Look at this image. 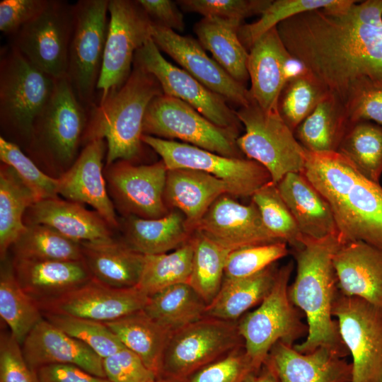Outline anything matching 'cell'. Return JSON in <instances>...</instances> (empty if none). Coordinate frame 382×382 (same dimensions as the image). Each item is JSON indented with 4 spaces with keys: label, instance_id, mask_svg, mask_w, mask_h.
Returning a JSON list of instances; mask_svg holds the SVG:
<instances>
[{
    "label": "cell",
    "instance_id": "1",
    "mask_svg": "<svg viewBox=\"0 0 382 382\" xmlns=\"http://www.w3.org/2000/svg\"><path fill=\"white\" fill-rule=\"evenodd\" d=\"M277 28L294 60L343 104L365 81L382 87V0H346Z\"/></svg>",
    "mask_w": 382,
    "mask_h": 382
},
{
    "label": "cell",
    "instance_id": "2",
    "mask_svg": "<svg viewBox=\"0 0 382 382\" xmlns=\"http://www.w3.org/2000/svg\"><path fill=\"white\" fill-rule=\"evenodd\" d=\"M301 173L329 203L341 243L363 241L382 250V187L337 151L306 150Z\"/></svg>",
    "mask_w": 382,
    "mask_h": 382
},
{
    "label": "cell",
    "instance_id": "3",
    "mask_svg": "<svg viewBox=\"0 0 382 382\" xmlns=\"http://www.w3.org/2000/svg\"><path fill=\"white\" fill-rule=\"evenodd\" d=\"M340 244L339 233L322 239L303 236V245L292 249L296 274L289 286L288 294L294 305L306 316L308 328L305 340L294 345L301 353L327 347L343 358L349 354L337 321L332 313L340 292L332 258Z\"/></svg>",
    "mask_w": 382,
    "mask_h": 382
},
{
    "label": "cell",
    "instance_id": "4",
    "mask_svg": "<svg viewBox=\"0 0 382 382\" xmlns=\"http://www.w3.org/2000/svg\"><path fill=\"white\" fill-rule=\"evenodd\" d=\"M163 94L157 79L133 63L132 72L118 89L88 109L83 147L103 139L107 142L105 166L119 160L134 162L144 153L143 122L150 102Z\"/></svg>",
    "mask_w": 382,
    "mask_h": 382
},
{
    "label": "cell",
    "instance_id": "5",
    "mask_svg": "<svg viewBox=\"0 0 382 382\" xmlns=\"http://www.w3.org/2000/svg\"><path fill=\"white\" fill-rule=\"evenodd\" d=\"M88 109L76 97L67 77L56 79L49 101L34 121L24 152L47 175L59 178L83 148Z\"/></svg>",
    "mask_w": 382,
    "mask_h": 382
},
{
    "label": "cell",
    "instance_id": "6",
    "mask_svg": "<svg viewBox=\"0 0 382 382\" xmlns=\"http://www.w3.org/2000/svg\"><path fill=\"white\" fill-rule=\"evenodd\" d=\"M56 79L28 61L9 44L0 50L1 137L27 149L35 120L54 91Z\"/></svg>",
    "mask_w": 382,
    "mask_h": 382
},
{
    "label": "cell",
    "instance_id": "7",
    "mask_svg": "<svg viewBox=\"0 0 382 382\" xmlns=\"http://www.w3.org/2000/svg\"><path fill=\"white\" fill-rule=\"evenodd\" d=\"M293 268L292 261L279 268L267 296L255 310L246 313L238 320L245 350L260 368L277 342L294 345L297 340L308 335V325L302 319L303 313L294 305L288 294Z\"/></svg>",
    "mask_w": 382,
    "mask_h": 382
},
{
    "label": "cell",
    "instance_id": "8",
    "mask_svg": "<svg viewBox=\"0 0 382 382\" xmlns=\"http://www.w3.org/2000/svg\"><path fill=\"white\" fill-rule=\"evenodd\" d=\"M236 114L245 131L237 139L238 148L267 170L272 183L277 184L289 173L303 171L305 149L277 110H265L253 99Z\"/></svg>",
    "mask_w": 382,
    "mask_h": 382
},
{
    "label": "cell",
    "instance_id": "9",
    "mask_svg": "<svg viewBox=\"0 0 382 382\" xmlns=\"http://www.w3.org/2000/svg\"><path fill=\"white\" fill-rule=\"evenodd\" d=\"M244 347L238 321L204 317L171 332L157 378L180 382L189 375Z\"/></svg>",
    "mask_w": 382,
    "mask_h": 382
},
{
    "label": "cell",
    "instance_id": "10",
    "mask_svg": "<svg viewBox=\"0 0 382 382\" xmlns=\"http://www.w3.org/2000/svg\"><path fill=\"white\" fill-rule=\"evenodd\" d=\"M143 134L179 139L224 156L243 158L237 144L238 132L219 127L185 102L161 94L149 103L144 119Z\"/></svg>",
    "mask_w": 382,
    "mask_h": 382
},
{
    "label": "cell",
    "instance_id": "11",
    "mask_svg": "<svg viewBox=\"0 0 382 382\" xmlns=\"http://www.w3.org/2000/svg\"><path fill=\"white\" fill-rule=\"evenodd\" d=\"M74 25V4L49 0L37 17L9 37L8 44L54 79L66 77Z\"/></svg>",
    "mask_w": 382,
    "mask_h": 382
},
{
    "label": "cell",
    "instance_id": "12",
    "mask_svg": "<svg viewBox=\"0 0 382 382\" xmlns=\"http://www.w3.org/2000/svg\"><path fill=\"white\" fill-rule=\"evenodd\" d=\"M109 0H79L70 45L66 77L79 101L88 109L97 103L108 24Z\"/></svg>",
    "mask_w": 382,
    "mask_h": 382
},
{
    "label": "cell",
    "instance_id": "13",
    "mask_svg": "<svg viewBox=\"0 0 382 382\" xmlns=\"http://www.w3.org/2000/svg\"><path fill=\"white\" fill-rule=\"evenodd\" d=\"M144 144L161 157L168 169L197 170L226 183L230 195L248 197L272 181L267 170L259 163L245 158L224 156L188 144L143 134Z\"/></svg>",
    "mask_w": 382,
    "mask_h": 382
},
{
    "label": "cell",
    "instance_id": "14",
    "mask_svg": "<svg viewBox=\"0 0 382 382\" xmlns=\"http://www.w3.org/2000/svg\"><path fill=\"white\" fill-rule=\"evenodd\" d=\"M110 21L97 91L98 102L129 76L136 52L151 38L152 22L137 1L109 0Z\"/></svg>",
    "mask_w": 382,
    "mask_h": 382
},
{
    "label": "cell",
    "instance_id": "15",
    "mask_svg": "<svg viewBox=\"0 0 382 382\" xmlns=\"http://www.w3.org/2000/svg\"><path fill=\"white\" fill-rule=\"evenodd\" d=\"M332 313L352 357V382H382V308L339 292Z\"/></svg>",
    "mask_w": 382,
    "mask_h": 382
},
{
    "label": "cell",
    "instance_id": "16",
    "mask_svg": "<svg viewBox=\"0 0 382 382\" xmlns=\"http://www.w3.org/2000/svg\"><path fill=\"white\" fill-rule=\"evenodd\" d=\"M168 168L162 160L137 165L119 160L105 166L109 196L122 216L157 219L170 210L164 200Z\"/></svg>",
    "mask_w": 382,
    "mask_h": 382
},
{
    "label": "cell",
    "instance_id": "17",
    "mask_svg": "<svg viewBox=\"0 0 382 382\" xmlns=\"http://www.w3.org/2000/svg\"><path fill=\"white\" fill-rule=\"evenodd\" d=\"M133 63L157 79L163 94L185 102L219 127L239 132L241 123L227 101L168 62L152 38L136 52Z\"/></svg>",
    "mask_w": 382,
    "mask_h": 382
},
{
    "label": "cell",
    "instance_id": "18",
    "mask_svg": "<svg viewBox=\"0 0 382 382\" xmlns=\"http://www.w3.org/2000/svg\"><path fill=\"white\" fill-rule=\"evenodd\" d=\"M151 38L158 49L172 57L182 68L212 91L239 108L253 98L245 86L233 79L198 40L152 23Z\"/></svg>",
    "mask_w": 382,
    "mask_h": 382
},
{
    "label": "cell",
    "instance_id": "19",
    "mask_svg": "<svg viewBox=\"0 0 382 382\" xmlns=\"http://www.w3.org/2000/svg\"><path fill=\"white\" fill-rule=\"evenodd\" d=\"M149 296L137 286L113 288L95 279L50 302L42 313L66 315L108 323L143 310Z\"/></svg>",
    "mask_w": 382,
    "mask_h": 382
},
{
    "label": "cell",
    "instance_id": "20",
    "mask_svg": "<svg viewBox=\"0 0 382 382\" xmlns=\"http://www.w3.org/2000/svg\"><path fill=\"white\" fill-rule=\"evenodd\" d=\"M195 231L201 232L230 252L253 245L283 242L265 227L252 201L249 204H243L228 194L214 202Z\"/></svg>",
    "mask_w": 382,
    "mask_h": 382
},
{
    "label": "cell",
    "instance_id": "21",
    "mask_svg": "<svg viewBox=\"0 0 382 382\" xmlns=\"http://www.w3.org/2000/svg\"><path fill=\"white\" fill-rule=\"evenodd\" d=\"M108 146L105 139L86 144L72 166L58 179V193L66 199L91 206L115 230L119 217L109 196L103 161Z\"/></svg>",
    "mask_w": 382,
    "mask_h": 382
},
{
    "label": "cell",
    "instance_id": "22",
    "mask_svg": "<svg viewBox=\"0 0 382 382\" xmlns=\"http://www.w3.org/2000/svg\"><path fill=\"white\" fill-rule=\"evenodd\" d=\"M274 27L260 36L248 50L247 69L253 100L265 110H277L280 93L293 75L294 62Z\"/></svg>",
    "mask_w": 382,
    "mask_h": 382
},
{
    "label": "cell",
    "instance_id": "23",
    "mask_svg": "<svg viewBox=\"0 0 382 382\" xmlns=\"http://www.w3.org/2000/svg\"><path fill=\"white\" fill-rule=\"evenodd\" d=\"M279 382H352V364L335 351L320 347L303 354L277 342L265 361Z\"/></svg>",
    "mask_w": 382,
    "mask_h": 382
},
{
    "label": "cell",
    "instance_id": "24",
    "mask_svg": "<svg viewBox=\"0 0 382 382\" xmlns=\"http://www.w3.org/2000/svg\"><path fill=\"white\" fill-rule=\"evenodd\" d=\"M21 348L26 362L34 371L45 365L69 364L105 378L100 356L45 318L30 332Z\"/></svg>",
    "mask_w": 382,
    "mask_h": 382
},
{
    "label": "cell",
    "instance_id": "25",
    "mask_svg": "<svg viewBox=\"0 0 382 382\" xmlns=\"http://www.w3.org/2000/svg\"><path fill=\"white\" fill-rule=\"evenodd\" d=\"M332 262L340 294L382 308V250L363 241L341 243Z\"/></svg>",
    "mask_w": 382,
    "mask_h": 382
},
{
    "label": "cell",
    "instance_id": "26",
    "mask_svg": "<svg viewBox=\"0 0 382 382\" xmlns=\"http://www.w3.org/2000/svg\"><path fill=\"white\" fill-rule=\"evenodd\" d=\"M23 221L25 225L49 226L79 243L108 241L115 231L96 211L59 197L34 203L25 212Z\"/></svg>",
    "mask_w": 382,
    "mask_h": 382
},
{
    "label": "cell",
    "instance_id": "27",
    "mask_svg": "<svg viewBox=\"0 0 382 382\" xmlns=\"http://www.w3.org/2000/svg\"><path fill=\"white\" fill-rule=\"evenodd\" d=\"M16 277L38 305L55 300L93 277L84 261L30 260L13 257Z\"/></svg>",
    "mask_w": 382,
    "mask_h": 382
},
{
    "label": "cell",
    "instance_id": "28",
    "mask_svg": "<svg viewBox=\"0 0 382 382\" xmlns=\"http://www.w3.org/2000/svg\"><path fill=\"white\" fill-rule=\"evenodd\" d=\"M225 194L230 195L227 184L212 175L192 169H168L166 204L169 210L174 208L183 214L192 232L214 202Z\"/></svg>",
    "mask_w": 382,
    "mask_h": 382
},
{
    "label": "cell",
    "instance_id": "29",
    "mask_svg": "<svg viewBox=\"0 0 382 382\" xmlns=\"http://www.w3.org/2000/svg\"><path fill=\"white\" fill-rule=\"evenodd\" d=\"M277 186L303 236L322 239L338 234L329 203L303 173H289Z\"/></svg>",
    "mask_w": 382,
    "mask_h": 382
},
{
    "label": "cell",
    "instance_id": "30",
    "mask_svg": "<svg viewBox=\"0 0 382 382\" xmlns=\"http://www.w3.org/2000/svg\"><path fill=\"white\" fill-rule=\"evenodd\" d=\"M83 260L93 279L113 288L137 286L145 255L115 237L98 242H81Z\"/></svg>",
    "mask_w": 382,
    "mask_h": 382
},
{
    "label": "cell",
    "instance_id": "31",
    "mask_svg": "<svg viewBox=\"0 0 382 382\" xmlns=\"http://www.w3.org/2000/svg\"><path fill=\"white\" fill-rule=\"evenodd\" d=\"M118 230L122 231V240L143 255L174 250L187 243L193 233L183 214L176 209L157 219L122 216L119 218Z\"/></svg>",
    "mask_w": 382,
    "mask_h": 382
},
{
    "label": "cell",
    "instance_id": "32",
    "mask_svg": "<svg viewBox=\"0 0 382 382\" xmlns=\"http://www.w3.org/2000/svg\"><path fill=\"white\" fill-rule=\"evenodd\" d=\"M242 23L216 17H203L195 25V33L204 50L236 81L245 86L249 79L248 51L238 32Z\"/></svg>",
    "mask_w": 382,
    "mask_h": 382
},
{
    "label": "cell",
    "instance_id": "33",
    "mask_svg": "<svg viewBox=\"0 0 382 382\" xmlns=\"http://www.w3.org/2000/svg\"><path fill=\"white\" fill-rule=\"evenodd\" d=\"M278 269L274 263L248 277L224 278L218 294L207 306L204 317L238 321L267 296L272 288Z\"/></svg>",
    "mask_w": 382,
    "mask_h": 382
},
{
    "label": "cell",
    "instance_id": "34",
    "mask_svg": "<svg viewBox=\"0 0 382 382\" xmlns=\"http://www.w3.org/2000/svg\"><path fill=\"white\" fill-rule=\"evenodd\" d=\"M351 125L343 103L328 93L294 133L308 151H337Z\"/></svg>",
    "mask_w": 382,
    "mask_h": 382
},
{
    "label": "cell",
    "instance_id": "35",
    "mask_svg": "<svg viewBox=\"0 0 382 382\" xmlns=\"http://www.w3.org/2000/svg\"><path fill=\"white\" fill-rule=\"evenodd\" d=\"M105 323L157 377L161 357L171 332L151 319L143 310Z\"/></svg>",
    "mask_w": 382,
    "mask_h": 382
},
{
    "label": "cell",
    "instance_id": "36",
    "mask_svg": "<svg viewBox=\"0 0 382 382\" xmlns=\"http://www.w3.org/2000/svg\"><path fill=\"white\" fill-rule=\"evenodd\" d=\"M37 202L10 166L0 165V257L8 256V250L26 228L23 218L27 209Z\"/></svg>",
    "mask_w": 382,
    "mask_h": 382
},
{
    "label": "cell",
    "instance_id": "37",
    "mask_svg": "<svg viewBox=\"0 0 382 382\" xmlns=\"http://www.w3.org/2000/svg\"><path fill=\"white\" fill-rule=\"evenodd\" d=\"M207 304L187 283L167 287L150 296L143 311L173 332L204 317Z\"/></svg>",
    "mask_w": 382,
    "mask_h": 382
},
{
    "label": "cell",
    "instance_id": "38",
    "mask_svg": "<svg viewBox=\"0 0 382 382\" xmlns=\"http://www.w3.org/2000/svg\"><path fill=\"white\" fill-rule=\"evenodd\" d=\"M0 271V316L14 338L21 344L43 319L36 303L19 284L8 256L1 260Z\"/></svg>",
    "mask_w": 382,
    "mask_h": 382
},
{
    "label": "cell",
    "instance_id": "39",
    "mask_svg": "<svg viewBox=\"0 0 382 382\" xmlns=\"http://www.w3.org/2000/svg\"><path fill=\"white\" fill-rule=\"evenodd\" d=\"M13 257L30 260H82V248L52 227L45 224L26 225L11 248Z\"/></svg>",
    "mask_w": 382,
    "mask_h": 382
},
{
    "label": "cell",
    "instance_id": "40",
    "mask_svg": "<svg viewBox=\"0 0 382 382\" xmlns=\"http://www.w3.org/2000/svg\"><path fill=\"white\" fill-rule=\"evenodd\" d=\"M191 239L194 250L187 284L209 305L221 287L226 261L230 251L198 231L192 233Z\"/></svg>",
    "mask_w": 382,
    "mask_h": 382
},
{
    "label": "cell",
    "instance_id": "41",
    "mask_svg": "<svg viewBox=\"0 0 382 382\" xmlns=\"http://www.w3.org/2000/svg\"><path fill=\"white\" fill-rule=\"evenodd\" d=\"M369 180L379 183L382 175V127L371 121L352 123L338 148Z\"/></svg>",
    "mask_w": 382,
    "mask_h": 382
},
{
    "label": "cell",
    "instance_id": "42",
    "mask_svg": "<svg viewBox=\"0 0 382 382\" xmlns=\"http://www.w3.org/2000/svg\"><path fill=\"white\" fill-rule=\"evenodd\" d=\"M193 250L190 238L170 253L144 255V268L137 287L150 296L167 287L187 283L192 270Z\"/></svg>",
    "mask_w": 382,
    "mask_h": 382
},
{
    "label": "cell",
    "instance_id": "43",
    "mask_svg": "<svg viewBox=\"0 0 382 382\" xmlns=\"http://www.w3.org/2000/svg\"><path fill=\"white\" fill-rule=\"evenodd\" d=\"M329 92L302 68L285 83L279 98L277 110L294 132Z\"/></svg>",
    "mask_w": 382,
    "mask_h": 382
},
{
    "label": "cell",
    "instance_id": "44",
    "mask_svg": "<svg viewBox=\"0 0 382 382\" xmlns=\"http://www.w3.org/2000/svg\"><path fill=\"white\" fill-rule=\"evenodd\" d=\"M265 227L279 241L292 249L303 245V236L282 198L277 184L270 181L258 189L251 197Z\"/></svg>",
    "mask_w": 382,
    "mask_h": 382
},
{
    "label": "cell",
    "instance_id": "45",
    "mask_svg": "<svg viewBox=\"0 0 382 382\" xmlns=\"http://www.w3.org/2000/svg\"><path fill=\"white\" fill-rule=\"evenodd\" d=\"M346 0H275L260 15L258 21L242 24L238 29V37L248 50L253 43L270 29L279 23L299 13L323 8H334L342 5Z\"/></svg>",
    "mask_w": 382,
    "mask_h": 382
},
{
    "label": "cell",
    "instance_id": "46",
    "mask_svg": "<svg viewBox=\"0 0 382 382\" xmlns=\"http://www.w3.org/2000/svg\"><path fill=\"white\" fill-rule=\"evenodd\" d=\"M42 315L57 328L89 347L102 359L125 347L104 323L66 315Z\"/></svg>",
    "mask_w": 382,
    "mask_h": 382
},
{
    "label": "cell",
    "instance_id": "47",
    "mask_svg": "<svg viewBox=\"0 0 382 382\" xmlns=\"http://www.w3.org/2000/svg\"><path fill=\"white\" fill-rule=\"evenodd\" d=\"M0 159L15 170L37 202L59 197L58 179L45 173L19 146L1 136Z\"/></svg>",
    "mask_w": 382,
    "mask_h": 382
},
{
    "label": "cell",
    "instance_id": "48",
    "mask_svg": "<svg viewBox=\"0 0 382 382\" xmlns=\"http://www.w3.org/2000/svg\"><path fill=\"white\" fill-rule=\"evenodd\" d=\"M261 368L241 347L199 369L180 382H253Z\"/></svg>",
    "mask_w": 382,
    "mask_h": 382
},
{
    "label": "cell",
    "instance_id": "49",
    "mask_svg": "<svg viewBox=\"0 0 382 382\" xmlns=\"http://www.w3.org/2000/svg\"><path fill=\"white\" fill-rule=\"evenodd\" d=\"M285 242L246 247L229 253L224 278L239 279L255 274L289 253Z\"/></svg>",
    "mask_w": 382,
    "mask_h": 382
},
{
    "label": "cell",
    "instance_id": "50",
    "mask_svg": "<svg viewBox=\"0 0 382 382\" xmlns=\"http://www.w3.org/2000/svg\"><path fill=\"white\" fill-rule=\"evenodd\" d=\"M178 4L185 11L203 17H216L243 22L248 17L261 15L272 0H180Z\"/></svg>",
    "mask_w": 382,
    "mask_h": 382
},
{
    "label": "cell",
    "instance_id": "51",
    "mask_svg": "<svg viewBox=\"0 0 382 382\" xmlns=\"http://www.w3.org/2000/svg\"><path fill=\"white\" fill-rule=\"evenodd\" d=\"M344 105L352 124L364 120L382 127V87L365 81L351 92Z\"/></svg>",
    "mask_w": 382,
    "mask_h": 382
},
{
    "label": "cell",
    "instance_id": "52",
    "mask_svg": "<svg viewBox=\"0 0 382 382\" xmlns=\"http://www.w3.org/2000/svg\"><path fill=\"white\" fill-rule=\"evenodd\" d=\"M105 378L110 382H151L157 377L132 351L123 347L102 360Z\"/></svg>",
    "mask_w": 382,
    "mask_h": 382
},
{
    "label": "cell",
    "instance_id": "53",
    "mask_svg": "<svg viewBox=\"0 0 382 382\" xmlns=\"http://www.w3.org/2000/svg\"><path fill=\"white\" fill-rule=\"evenodd\" d=\"M21 344L11 332L0 336V382H38L26 362Z\"/></svg>",
    "mask_w": 382,
    "mask_h": 382
},
{
    "label": "cell",
    "instance_id": "54",
    "mask_svg": "<svg viewBox=\"0 0 382 382\" xmlns=\"http://www.w3.org/2000/svg\"><path fill=\"white\" fill-rule=\"evenodd\" d=\"M49 0H1L0 30L8 37L37 17Z\"/></svg>",
    "mask_w": 382,
    "mask_h": 382
},
{
    "label": "cell",
    "instance_id": "55",
    "mask_svg": "<svg viewBox=\"0 0 382 382\" xmlns=\"http://www.w3.org/2000/svg\"><path fill=\"white\" fill-rule=\"evenodd\" d=\"M151 22L156 25L183 31V16L176 3L170 0H137Z\"/></svg>",
    "mask_w": 382,
    "mask_h": 382
},
{
    "label": "cell",
    "instance_id": "56",
    "mask_svg": "<svg viewBox=\"0 0 382 382\" xmlns=\"http://www.w3.org/2000/svg\"><path fill=\"white\" fill-rule=\"evenodd\" d=\"M38 382H110L82 368L69 364L42 366L35 371Z\"/></svg>",
    "mask_w": 382,
    "mask_h": 382
},
{
    "label": "cell",
    "instance_id": "57",
    "mask_svg": "<svg viewBox=\"0 0 382 382\" xmlns=\"http://www.w3.org/2000/svg\"><path fill=\"white\" fill-rule=\"evenodd\" d=\"M253 382H279L273 370L264 363L259 374Z\"/></svg>",
    "mask_w": 382,
    "mask_h": 382
},
{
    "label": "cell",
    "instance_id": "58",
    "mask_svg": "<svg viewBox=\"0 0 382 382\" xmlns=\"http://www.w3.org/2000/svg\"><path fill=\"white\" fill-rule=\"evenodd\" d=\"M151 382H176V381L161 378H156L155 380H154Z\"/></svg>",
    "mask_w": 382,
    "mask_h": 382
}]
</instances>
